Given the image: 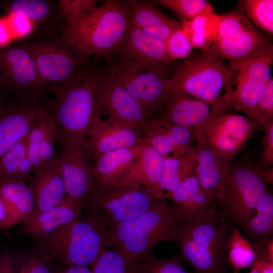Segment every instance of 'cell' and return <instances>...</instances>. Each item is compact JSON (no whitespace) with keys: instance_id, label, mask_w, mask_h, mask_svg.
<instances>
[{"instance_id":"1","label":"cell","mask_w":273,"mask_h":273,"mask_svg":"<svg viewBox=\"0 0 273 273\" xmlns=\"http://www.w3.org/2000/svg\"><path fill=\"white\" fill-rule=\"evenodd\" d=\"M186 220L172 204L155 201L131 220L107 230V247L136 265L153 255L152 250L163 242H172L176 230Z\"/></svg>"},{"instance_id":"2","label":"cell","mask_w":273,"mask_h":273,"mask_svg":"<svg viewBox=\"0 0 273 273\" xmlns=\"http://www.w3.org/2000/svg\"><path fill=\"white\" fill-rule=\"evenodd\" d=\"M102 70L85 67L69 81L53 86L55 96L44 103L58 141L86 137L98 113L96 92Z\"/></svg>"},{"instance_id":"3","label":"cell","mask_w":273,"mask_h":273,"mask_svg":"<svg viewBox=\"0 0 273 273\" xmlns=\"http://www.w3.org/2000/svg\"><path fill=\"white\" fill-rule=\"evenodd\" d=\"M128 19L125 2L107 0L65 24L61 36L86 60L94 55L108 60L122 40Z\"/></svg>"},{"instance_id":"4","label":"cell","mask_w":273,"mask_h":273,"mask_svg":"<svg viewBox=\"0 0 273 273\" xmlns=\"http://www.w3.org/2000/svg\"><path fill=\"white\" fill-rule=\"evenodd\" d=\"M231 77L230 65L212 44L192 52L174 67L165 98L184 96L209 104H228L225 95Z\"/></svg>"},{"instance_id":"5","label":"cell","mask_w":273,"mask_h":273,"mask_svg":"<svg viewBox=\"0 0 273 273\" xmlns=\"http://www.w3.org/2000/svg\"><path fill=\"white\" fill-rule=\"evenodd\" d=\"M233 225L217 214L180 224L173 241L178 256L195 273H222L229 262L226 245Z\"/></svg>"},{"instance_id":"6","label":"cell","mask_w":273,"mask_h":273,"mask_svg":"<svg viewBox=\"0 0 273 273\" xmlns=\"http://www.w3.org/2000/svg\"><path fill=\"white\" fill-rule=\"evenodd\" d=\"M34 241L35 248L54 261L88 267L107 247V230L88 214Z\"/></svg>"},{"instance_id":"7","label":"cell","mask_w":273,"mask_h":273,"mask_svg":"<svg viewBox=\"0 0 273 273\" xmlns=\"http://www.w3.org/2000/svg\"><path fill=\"white\" fill-rule=\"evenodd\" d=\"M263 166L242 158L231 165L225 184L216 201L218 217L242 229L263 196L270 190L262 176Z\"/></svg>"},{"instance_id":"8","label":"cell","mask_w":273,"mask_h":273,"mask_svg":"<svg viewBox=\"0 0 273 273\" xmlns=\"http://www.w3.org/2000/svg\"><path fill=\"white\" fill-rule=\"evenodd\" d=\"M212 44L230 65L273 52L270 37L254 26L239 4L218 16Z\"/></svg>"},{"instance_id":"9","label":"cell","mask_w":273,"mask_h":273,"mask_svg":"<svg viewBox=\"0 0 273 273\" xmlns=\"http://www.w3.org/2000/svg\"><path fill=\"white\" fill-rule=\"evenodd\" d=\"M156 201L146 189L135 183L100 187L95 185L85 197L84 206L107 230L131 220Z\"/></svg>"},{"instance_id":"10","label":"cell","mask_w":273,"mask_h":273,"mask_svg":"<svg viewBox=\"0 0 273 273\" xmlns=\"http://www.w3.org/2000/svg\"><path fill=\"white\" fill-rule=\"evenodd\" d=\"M108 61L128 72H151L170 78L173 63L165 41L129 23L122 40Z\"/></svg>"},{"instance_id":"11","label":"cell","mask_w":273,"mask_h":273,"mask_svg":"<svg viewBox=\"0 0 273 273\" xmlns=\"http://www.w3.org/2000/svg\"><path fill=\"white\" fill-rule=\"evenodd\" d=\"M273 52L230 65L231 77L225 99L231 108L248 115L260 98L271 76Z\"/></svg>"},{"instance_id":"12","label":"cell","mask_w":273,"mask_h":273,"mask_svg":"<svg viewBox=\"0 0 273 273\" xmlns=\"http://www.w3.org/2000/svg\"><path fill=\"white\" fill-rule=\"evenodd\" d=\"M22 44L31 54L41 78L47 85L65 83L86 66L87 60L61 36Z\"/></svg>"},{"instance_id":"13","label":"cell","mask_w":273,"mask_h":273,"mask_svg":"<svg viewBox=\"0 0 273 273\" xmlns=\"http://www.w3.org/2000/svg\"><path fill=\"white\" fill-rule=\"evenodd\" d=\"M43 93L8 94L0 105V159L28 134L44 105Z\"/></svg>"},{"instance_id":"14","label":"cell","mask_w":273,"mask_h":273,"mask_svg":"<svg viewBox=\"0 0 273 273\" xmlns=\"http://www.w3.org/2000/svg\"><path fill=\"white\" fill-rule=\"evenodd\" d=\"M96 98L98 113L105 119H117L145 129L148 122L155 117L119 83L109 65L102 70Z\"/></svg>"},{"instance_id":"15","label":"cell","mask_w":273,"mask_h":273,"mask_svg":"<svg viewBox=\"0 0 273 273\" xmlns=\"http://www.w3.org/2000/svg\"><path fill=\"white\" fill-rule=\"evenodd\" d=\"M59 142V164L66 196L84 203L85 197L95 185L94 162L87 148V138Z\"/></svg>"},{"instance_id":"16","label":"cell","mask_w":273,"mask_h":273,"mask_svg":"<svg viewBox=\"0 0 273 273\" xmlns=\"http://www.w3.org/2000/svg\"><path fill=\"white\" fill-rule=\"evenodd\" d=\"M47 84L42 80L35 61L22 44L0 48V91L44 93Z\"/></svg>"},{"instance_id":"17","label":"cell","mask_w":273,"mask_h":273,"mask_svg":"<svg viewBox=\"0 0 273 273\" xmlns=\"http://www.w3.org/2000/svg\"><path fill=\"white\" fill-rule=\"evenodd\" d=\"M256 123L247 117L230 113L205 124L199 131L208 146L218 156L232 161L254 133Z\"/></svg>"},{"instance_id":"18","label":"cell","mask_w":273,"mask_h":273,"mask_svg":"<svg viewBox=\"0 0 273 273\" xmlns=\"http://www.w3.org/2000/svg\"><path fill=\"white\" fill-rule=\"evenodd\" d=\"M144 130L117 119H102L98 113L87 136V148L94 162L110 152L143 145Z\"/></svg>"},{"instance_id":"19","label":"cell","mask_w":273,"mask_h":273,"mask_svg":"<svg viewBox=\"0 0 273 273\" xmlns=\"http://www.w3.org/2000/svg\"><path fill=\"white\" fill-rule=\"evenodd\" d=\"M227 103L212 104L184 96L165 98L156 117L171 123L197 131L217 117L230 113Z\"/></svg>"},{"instance_id":"20","label":"cell","mask_w":273,"mask_h":273,"mask_svg":"<svg viewBox=\"0 0 273 273\" xmlns=\"http://www.w3.org/2000/svg\"><path fill=\"white\" fill-rule=\"evenodd\" d=\"M197 136L195 131L155 117L144 130L143 146L155 148L165 159L179 158L194 149Z\"/></svg>"},{"instance_id":"21","label":"cell","mask_w":273,"mask_h":273,"mask_svg":"<svg viewBox=\"0 0 273 273\" xmlns=\"http://www.w3.org/2000/svg\"><path fill=\"white\" fill-rule=\"evenodd\" d=\"M109 66L119 83L148 113L156 117L167 95L170 78L147 71L130 73Z\"/></svg>"},{"instance_id":"22","label":"cell","mask_w":273,"mask_h":273,"mask_svg":"<svg viewBox=\"0 0 273 273\" xmlns=\"http://www.w3.org/2000/svg\"><path fill=\"white\" fill-rule=\"evenodd\" d=\"M84 203L66 196L58 205L32 215L15 233L33 240L47 236L80 217Z\"/></svg>"},{"instance_id":"23","label":"cell","mask_w":273,"mask_h":273,"mask_svg":"<svg viewBox=\"0 0 273 273\" xmlns=\"http://www.w3.org/2000/svg\"><path fill=\"white\" fill-rule=\"evenodd\" d=\"M195 132V171L201 187L216 203L228 178L232 161L218 156L208 146L202 135Z\"/></svg>"},{"instance_id":"24","label":"cell","mask_w":273,"mask_h":273,"mask_svg":"<svg viewBox=\"0 0 273 273\" xmlns=\"http://www.w3.org/2000/svg\"><path fill=\"white\" fill-rule=\"evenodd\" d=\"M169 199L186 222L217 214L215 203L201 187L195 170Z\"/></svg>"},{"instance_id":"25","label":"cell","mask_w":273,"mask_h":273,"mask_svg":"<svg viewBox=\"0 0 273 273\" xmlns=\"http://www.w3.org/2000/svg\"><path fill=\"white\" fill-rule=\"evenodd\" d=\"M128 23L154 37L164 41L174 31L182 27L177 21L161 12L149 1H126Z\"/></svg>"},{"instance_id":"26","label":"cell","mask_w":273,"mask_h":273,"mask_svg":"<svg viewBox=\"0 0 273 273\" xmlns=\"http://www.w3.org/2000/svg\"><path fill=\"white\" fill-rule=\"evenodd\" d=\"M143 148L135 145L106 153L94 161L95 185L113 186L128 173L138 160Z\"/></svg>"},{"instance_id":"27","label":"cell","mask_w":273,"mask_h":273,"mask_svg":"<svg viewBox=\"0 0 273 273\" xmlns=\"http://www.w3.org/2000/svg\"><path fill=\"white\" fill-rule=\"evenodd\" d=\"M33 174L29 185L34 201L32 215L58 205L66 196L59 162L45 166Z\"/></svg>"},{"instance_id":"28","label":"cell","mask_w":273,"mask_h":273,"mask_svg":"<svg viewBox=\"0 0 273 273\" xmlns=\"http://www.w3.org/2000/svg\"><path fill=\"white\" fill-rule=\"evenodd\" d=\"M196 165L195 147L179 158L165 159L162 178L157 185L147 191L156 201L169 199L181 184L193 173Z\"/></svg>"},{"instance_id":"29","label":"cell","mask_w":273,"mask_h":273,"mask_svg":"<svg viewBox=\"0 0 273 273\" xmlns=\"http://www.w3.org/2000/svg\"><path fill=\"white\" fill-rule=\"evenodd\" d=\"M164 170V158L153 147L145 145L130 171L113 186L135 183L148 190L159 183Z\"/></svg>"},{"instance_id":"30","label":"cell","mask_w":273,"mask_h":273,"mask_svg":"<svg viewBox=\"0 0 273 273\" xmlns=\"http://www.w3.org/2000/svg\"><path fill=\"white\" fill-rule=\"evenodd\" d=\"M255 250L258 251L273 235V196L264 193L245 226L242 229Z\"/></svg>"},{"instance_id":"31","label":"cell","mask_w":273,"mask_h":273,"mask_svg":"<svg viewBox=\"0 0 273 273\" xmlns=\"http://www.w3.org/2000/svg\"><path fill=\"white\" fill-rule=\"evenodd\" d=\"M0 194L19 224L25 223L34 208L32 192L25 183L16 180L0 183Z\"/></svg>"},{"instance_id":"32","label":"cell","mask_w":273,"mask_h":273,"mask_svg":"<svg viewBox=\"0 0 273 273\" xmlns=\"http://www.w3.org/2000/svg\"><path fill=\"white\" fill-rule=\"evenodd\" d=\"M226 253L233 273H238L242 269L251 267L257 257L254 248L235 225H233L231 229Z\"/></svg>"},{"instance_id":"33","label":"cell","mask_w":273,"mask_h":273,"mask_svg":"<svg viewBox=\"0 0 273 273\" xmlns=\"http://www.w3.org/2000/svg\"><path fill=\"white\" fill-rule=\"evenodd\" d=\"M218 16L213 12L207 13L183 23L181 28L188 36L192 49H207L213 43Z\"/></svg>"},{"instance_id":"34","label":"cell","mask_w":273,"mask_h":273,"mask_svg":"<svg viewBox=\"0 0 273 273\" xmlns=\"http://www.w3.org/2000/svg\"><path fill=\"white\" fill-rule=\"evenodd\" d=\"M15 273H57L49 256L35 249L13 255Z\"/></svg>"},{"instance_id":"35","label":"cell","mask_w":273,"mask_h":273,"mask_svg":"<svg viewBox=\"0 0 273 273\" xmlns=\"http://www.w3.org/2000/svg\"><path fill=\"white\" fill-rule=\"evenodd\" d=\"M239 4L252 23L262 32L273 34V1L243 0Z\"/></svg>"},{"instance_id":"36","label":"cell","mask_w":273,"mask_h":273,"mask_svg":"<svg viewBox=\"0 0 273 273\" xmlns=\"http://www.w3.org/2000/svg\"><path fill=\"white\" fill-rule=\"evenodd\" d=\"M11 14H20L34 24L47 22L55 14V7L42 0H15L7 5Z\"/></svg>"},{"instance_id":"37","label":"cell","mask_w":273,"mask_h":273,"mask_svg":"<svg viewBox=\"0 0 273 273\" xmlns=\"http://www.w3.org/2000/svg\"><path fill=\"white\" fill-rule=\"evenodd\" d=\"M156 2L174 13L182 23L191 21L200 15L213 12L210 2L206 0H159Z\"/></svg>"},{"instance_id":"38","label":"cell","mask_w":273,"mask_h":273,"mask_svg":"<svg viewBox=\"0 0 273 273\" xmlns=\"http://www.w3.org/2000/svg\"><path fill=\"white\" fill-rule=\"evenodd\" d=\"M143 264H135L114 250L104 249L91 269L93 273H139Z\"/></svg>"},{"instance_id":"39","label":"cell","mask_w":273,"mask_h":273,"mask_svg":"<svg viewBox=\"0 0 273 273\" xmlns=\"http://www.w3.org/2000/svg\"><path fill=\"white\" fill-rule=\"evenodd\" d=\"M257 125L273 119V78L271 77L257 104L247 115Z\"/></svg>"},{"instance_id":"40","label":"cell","mask_w":273,"mask_h":273,"mask_svg":"<svg viewBox=\"0 0 273 273\" xmlns=\"http://www.w3.org/2000/svg\"><path fill=\"white\" fill-rule=\"evenodd\" d=\"M183 263L178 255L165 259L153 256L142 266L139 273H195L186 269Z\"/></svg>"},{"instance_id":"41","label":"cell","mask_w":273,"mask_h":273,"mask_svg":"<svg viewBox=\"0 0 273 273\" xmlns=\"http://www.w3.org/2000/svg\"><path fill=\"white\" fill-rule=\"evenodd\" d=\"M98 3L96 0H60L57 5L60 16L66 24L87 13Z\"/></svg>"},{"instance_id":"42","label":"cell","mask_w":273,"mask_h":273,"mask_svg":"<svg viewBox=\"0 0 273 273\" xmlns=\"http://www.w3.org/2000/svg\"><path fill=\"white\" fill-rule=\"evenodd\" d=\"M167 51L170 59H186L192 53V46L190 40L180 28L174 31L165 41Z\"/></svg>"},{"instance_id":"43","label":"cell","mask_w":273,"mask_h":273,"mask_svg":"<svg viewBox=\"0 0 273 273\" xmlns=\"http://www.w3.org/2000/svg\"><path fill=\"white\" fill-rule=\"evenodd\" d=\"M56 140H57V132L51 118L43 138L40 143V152L43 167L59 162L55 149Z\"/></svg>"},{"instance_id":"44","label":"cell","mask_w":273,"mask_h":273,"mask_svg":"<svg viewBox=\"0 0 273 273\" xmlns=\"http://www.w3.org/2000/svg\"><path fill=\"white\" fill-rule=\"evenodd\" d=\"M262 127V152L258 164L261 166L269 167L273 165V119L264 123Z\"/></svg>"},{"instance_id":"45","label":"cell","mask_w":273,"mask_h":273,"mask_svg":"<svg viewBox=\"0 0 273 273\" xmlns=\"http://www.w3.org/2000/svg\"><path fill=\"white\" fill-rule=\"evenodd\" d=\"M18 159L9 150L0 159V183L18 180Z\"/></svg>"},{"instance_id":"46","label":"cell","mask_w":273,"mask_h":273,"mask_svg":"<svg viewBox=\"0 0 273 273\" xmlns=\"http://www.w3.org/2000/svg\"><path fill=\"white\" fill-rule=\"evenodd\" d=\"M7 22L12 33L17 37L29 35L34 26L29 19L20 14H11Z\"/></svg>"},{"instance_id":"47","label":"cell","mask_w":273,"mask_h":273,"mask_svg":"<svg viewBox=\"0 0 273 273\" xmlns=\"http://www.w3.org/2000/svg\"><path fill=\"white\" fill-rule=\"evenodd\" d=\"M27 156L31 164L33 173L43 167L40 152V144L28 142Z\"/></svg>"},{"instance_id":"48","label":"cell","mask_w":273,"mask_h":273,"mask_svg":"<svg viewBox=\"0 0 273 273\" xmlns=\"http://www.w3.org/2000/svg\"><path fill=\"white\" fill-rule=\"evenodd\" d=\"M17 224H19L17 220L0 194V230L7 229Z\"/></svg>"},{"instance_id":"49","label":"cell","mask_w":273,"mask_h":273,"mask_svg":"<svg viewBox=\"0 0 273 273\" xmlns=\"http://www.w3.org/2000/svg\"><path fill=\"white\" fill-rule=\"evenodd\" d=\"M17 172L18 181L26 183L32 178L31 165L27 155L18 159Z\"/></svg>"},{"instance_id":"50","label":"cell","mask_w":273,"mask_h":273,"mask_svg":"<svg viewBox=\"0 0 273 273\" xmlns=\"http://www.w3.org/2000/svg\"><path fill=\"white\" fill-rule=\"evenodd\" d=\"M28 134L15 143L9 150L18 159L27 155Z\"/></svg>"},{"instance_id":"51","label":"cell","mask_w":273,"mask_h":273,"mask_svg":"<svg viewBox=\"0 0 273 273\" xmlns=\"http://www.w3.org/2000/svg\"><path fill=\"white\" fill-rule=\"evenodd\" d=\"M0 273H15L11 253L6 252L0 254Z\"/></svg>"},{"instance_id":"52","label":"cell","mask_w":273,"mask_h":273,"mask_svg":"<svg viewBox=\"0 0 273 273\" xmlns=\"http://www.w3.org/2000/svg\"><path fill=\"white\" fill-rule=\"evenodd\" d=\"M11 37L12 32L7 21L0 20V46L4 47L7 46Z\"/></svg>"},{"instance_id":"53","label":"cell","mask_w":273,"mask_h":273,"mask_svg":"<svg viewBox=\"0 0 273 273\" xmlns=\"http://www.w3.org/2000/svg\"><path fill=\"white\" fill-rule=\"evenodd\" d=\"M57 273H93L88 267L81 265H71L65 270H58Z\"/></svg>"},{"instance_id":"54","label":"cell","mask_w":273,"mask_h":273,"mask_svg":"<svg viewBox=\"0 0 273 273\" xmlns=\"http://www.w3.org/2000/svg\"><path fill=\"white\" fill-rule=\"evenodd\" d=\"M261 257L259 273H273V262L265 260L261 253H258Z\"/></svg>"},{"instance_id":"55","label":"cell","mask_w":273,"mask_h":273,"mask_svg":"<svg viewBox=\"0 0 273 273\" xmlns=\"http://www.w3.org/2000/svg\"><path fill=\"white\" fill-rule=\"evenodd\" d=\"M261 261V257L257 254V257L254 263L251 267L249 273H259L260 265Z\"/></svg>"},{"instance_id":"56","label":"cell","mask_w":273,"mask_h":273,"mask_svg":"<svg viewBox=\"0 0 273 273\" xmlns=\"http://www.w3.org/2000/svg\"><path fill=\"white\" fill-rule=\"evenodd\" d=\"M8 94H4L0 91V105L4 101Z\"/></svg>"}]
</instances>
